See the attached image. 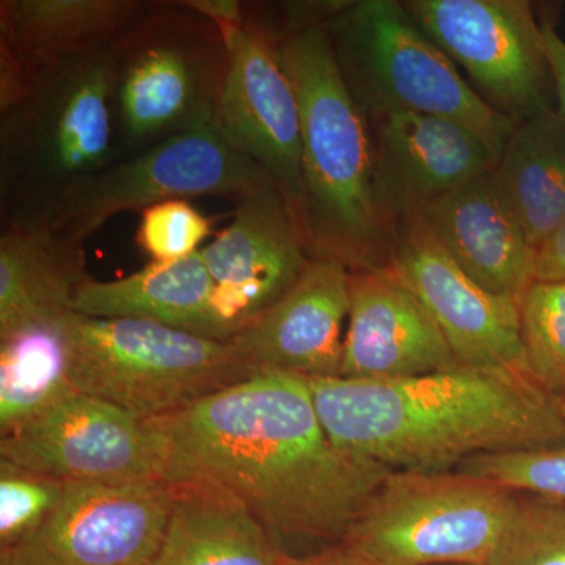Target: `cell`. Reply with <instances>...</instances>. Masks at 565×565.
<instances>
[{
  "label": "cell",
  "mask_w": 565,
  "mask_h": 565,
  "mask_svg": "<svg viewBox=\"0 0 565 565\" xmlns=\"http://www.w3.org/2000/svg\"><path fill=\"white\" fill-rule=\"evenodd\" d=\"M172 484V504L151 565H285L267 527L221 487Z\"/></svg>",
  "instance_id": "obj_21"
},
{
  "label": "cell",
  "mask_w": 565,
  "mask_h": 565,
  "mask_svg": "<svg viewBox=\"0 0 565 565\" xmlns=\"http://www.w3.org/2000/svg\"><path fill=\"white\" fill-rule=\"evenodd\" d=\"M111 51L118 161L214 125L228 43L188 0H147Z\"/></svg>",
  "instance_id": "obj_5"
},
{
  "label": "cell",
  "mask_w": 565,
  "mask_h": 565,
  "mask_svg": "<svg viewBox=\"0 0 565 565\" xmlns=\"http://www.w3.org/2000/svg\"><path fill=\"white\" fill-rule=\"evenodd\" d=\"M340 377L392 381L457 366L433 316L392 269L351 273Z\"/></svg>",
  "instance_id": "obj_18"
},
{
  "label": "cell",
  "mask_w": 565,
  "mask_h": 565,
  "mask_svg": "<svg viewBox=\"0 0 565 565\" xmlns=\"http://www.w3.org/2000/svg\"><path fill=\"white\" fill-rule=\"evenodd\" d=\"M211 225L188 200H169L140 212L136 244L150 263L180 262L202 250Z\"/></svg>",
  "instance_id": "obj_30"
},
{
  "label": "cell",
  "mask_w": 565,
  "mask_h": 565,
  "mask_svg": "<svg viewBox=\"0 0 565 565\" xmlns=\"http://www.w3.org/2000/svg\"><path fill=\"white\" fill-rule=\"evenodd\" d=\"M223 35L230 61L215 129L234 151L273 180L300 222L302 126L280 39L250 3L244 24Z\"/></svg>",
  "instance_id": "obj_12"
},
{
  "label": "cell",
  "mask_w": 565,
  "mask_h": 565,
  "mask_svg": "<svg viewBox=\"0 0 565 565\" xmlns=\"http://www.w3.org/2000/svg\"><path fill=\"white\" fill-rule=\"evenodd\" d=\"M151 422L167 482L221 487L274 537L343 542L392 471L334 444L299 375L255 374Z\"/></svg>",
  "instance_id": "obj_1"
},
{
  "label": "cell",
  "mask_w": 565,
  "mask_h": 565,
  "mask_svg": "<svg viewBox=\"0 0 565 565\" xmlns=\"http://www.w3.org/2000/svg\"><path fill=\"white\" fill-rule=\"evenodd\" d=\"M307 382L334 444L390 470H456L476 456L565 446L557 401L523 371L457 364L392 381Z\"/></svg>",
  "instance_id": "obj_2"
},
{
  "label": "cell",
  "mask_w": 565,
  "mask_h": 565,
  "mask_svg": "<svg viewBox=\"0 0 565 565\" xmlns=\"http://www.w3.org/2000/svg\"><path fill=\"white\" fill-rule=\"evenodd\" d=\"M535 280L565 282V221L535 252Z\"/></svg>",
  "instance_id": "obj_31"
},
{
  "label": "cell",
  "mask_w": 565,
  "mask_h": 565,
  "mask_svg": "<svg viewBox=\"0 0 565 565\" xmlns=\"http://www.w3.org/2000/svg\"><path fill=\"white\" fill-rule=\"evenodd\" d=\"M202 256L214 282L212 315L222 341L258 321L311 262L302 225L274 182L236 203L233 222Z\"/></svg>",
  "instance_id": "obj_15"
},
{
  "label": "cell",
  "mask_w": 565,
  "mask_h": 565,
  "mask_svg": "<svg viewBox=\"0 0 565 565\" xmlns=\"http://www.w3.org/2000/svg\"><path fill=\"white\" fill-rule=\"evenodd\" d=\"M455 565H468V564H455Z\"/></svg>",
  "instance_id": "obj_35"
},
{
  "label": "cell",
  "mask_w": 565,
  "mask_h": 565,
  "mask_svg": "<svg viewBox=\"0 0 565 565\" xmlns=\"http://www.w3.org/2000/svg\"><path fill=\"white\" fill-rule=\"evenodd\" d=\"M326 28L341 76L367 117L404 110L446 118L470 129L500 158L516 121L476 93L405 3L334 2Z\"/></svg>",
  "instance_id": "obj_6"
},
{
  "label": "cell",
  "mask_w": 565,
  "mask_h": 565,
  "mask_svg": "<svg viewBox=\"0 0 565 565\" xmlns=\"http://www.w3.org/2000/svg\"><path fill=\"white\" fill-rule=\"evenodd\" d=\"M71 384L143 419H159L259 374L228 341L140 319L63 318Z\"/></svg>",
  "instance_id": "obj_7"
},
{
  "label": "cell",
  "mask_w": 565,
  "mask_h": 565,
  "mask_svg": "<svg viewBox=\"0 0 565 565\" xmlns=\"http://www.w3.org/2000/svg\"><path fill=\"white\" fill-rule=\"evenodd\" d=\"M334 2L282 7L273 25L302 126L300 225L311 258L351 273L388 269L394 223L375 191L373 132L334 58L326 20Z\"/></svg>",
  "instance_id": "obj_3"
},
{
  "label": "cell",
  "mask_w": 565,
  "mask_h": 565,
  "mask_svg": "<svg viewBox=\"0 0 565 565\" xmlns=\"http://www.w3.org/2000/svg\"><path fill=\"white\" fill-rule=\"evenodd\" d=\"M92 280L84 245L43 225L6 223L0 232V337L71 313Z\"/></svg>",
  "instance_id": "obj_22"
},
{
  "label": "cell",
  "mask_w": 565,
  "mask_h": 565,
  "mask_svg": "<svg viewBox=\"0 0 565 565\" xmlns=\"http://www.w3.org/2000/svg\"><path fill=\"white\" fill-rule=\"evenodd\" d=\"M66 482L0 459V548L20 544L55 511Z\"/></svg>",
  "instance_id": "obj_28"
},
{
  "label": "cell",
  "mask_w": 565,
  "mask_h": 565,
  "mask_svg": "<svg viewBox=\"0 0 565 565\" xmlns=\"http://www.w3.org/2000/svg\"><path fill=\"white\" fill-rule=\"evenodd\" d=\"M416 24L475 90L516 122L556 109L542 22L526 0H412Z\"/></svg>",
  "instance_id": "obj_10"
},
{
  "label": "cell",
  "mask_w": 565,
  "mask_h": 565,
  "mask_svg": "<svg viewBox=\"0 0 565 565\" xmlns=\"http://www.w3.org/2000/svg\"><path fill=\"white\" fill-rule=\"evenodd\" d=\"M388 267L433 316L460 366L527 373L519 302L478 285L418 212L394 222Z\"/></svg>",
  "instance_id": "obj_14"
},
{
  "label": "cell",
  "mask_w": 565,
  "mask_h": 565,
  "mask_svg": "<svg viewBox=\"0 0 565 565\" xmlns=\"http://www.w3.org/2000/svg\"><path fill=\"white\" fill-rule=\"evenodd\" d=\"M147 0H2L0 109L20 98L36 71L66 55L103 46Z\"/></svg>",
  "instance_id": "obj_20"
},
{
  "label": "cell",
  "mask_w": 565,
  "mask_h": 565,
  "mask_svg": "<svg viewBox=\"0 0 565 565\" xmlns=\"http://www.w3.org/2000/svg\"><path fill=\"white\" fill-rule=\"evenodd\" d=\"M351 270L316 256L302 277L230 344L256 373L340 377L348 327Z\"/></svg>",
  "instance_id": "obj_16"
},
{
  "label": "cell",
  "mask_w": 565,
  "mask_h": 565,
  "mask_svg": "<svg viewBox=\"0 0 565 565\" xmlns=\"http://www.w3.org/2000/svg\"><path fill=\"white\" fill-rule=\"evenodd\" d=\"M486 565H565V501L516 493Z\"/></svg>",
  "instance_id": "obj_27"
},
{
  "label": "cell",
  "mask_w": 565,
  "mask_h": 565,
  "mask_svg": "<svg viewBox=\"0 0 565 565\" xmlns=\"http://www.w3.org/2000/svg\"><path fill=\"white\" fill-rule=\"evenodd\" d=\"M66 316V315H65ZM0 337V435L39 418L73 393L63 318Z\"/></svg>",
  "instance_id": "obj_25"
},
{
  "label": "cell",
  "mask_w": 565,
  "mask_h": 565,
  "mask_svg": "<svg viewBox=\"0 0 565 565\" xmlns=\"http://www.w3.org/2000/svg\"><path fill=\"white\" fill-rule=\"evenodd\" d=\"M519 308L527 374L561 399L565 396V282H531Z\"/></svg>",
  "instance_id": "obj_26"
},
{
  "label": "cell",
  "mask_w": 565,
  "mask_h": 565,
  "mask_svg": "<svg viewBox=\"0 0 565 565\" xmlns=\"http://www.w3.org/2000/svg\"><path fill=\"white\" fill-rule=\"evenodd\" d=\"M273 182L222 139L215 126L182 132L120 159L62 196L43 221L52 233L84 245L114 215L169 200L217 196L239 203Z\"/></svg>",
  "instance_id": "obj_9"
},
{
  "label": "cell",
  "mask_w": 565,
  "mask_h": 565,
  "mask_svg": "<svg viewBox=\"0 0 565 565\" xmlns=\"http://www.w3.org/2000/svg\"><path fill=\"white\" fill-rule=\"evenodd\" d=\"M493 177L537 252L565 221V121L556 109L516 122Z\"/></svg>",
  "instance_id": "obj_24"
},
{
  "label": "cell",
  "mask_w": 565,
  "mask_h": 565,
  "mask_svg": "<svg viewBox=\"0 0 565 565\" xmlns=\"http://www.w3.org/2000/svg\"><path fill=\"white\" fill-rule=\"evenodd\" d=\"M285 565H373L367 563L363 556H360L355 550L338 542L330 548L313 553L308 556H286Z\"/></svg>",
  "instance_id": "obj_33"
},
{
  "label": "cell",
  "mask_w": 565,
  "mask_h": 565,
  "mask_svg": "<svg viewBox=\"0 0 565 565\" xmlns=\"http://www.w3.org/2000/svg\"><path fill=\"white\" fill-rule=\"evenodd\" d=\"M212 282L202 250L172 263H148L115 281L85 282L73 311L103 319H140L221 340L212 315Z\"/></svg>",
  "instance_id": "obj_23"
},
{
  "label": "cell",
  "mask_w": 565,
  "mask_h": 565,
  "mask_svg": "<svg viewBox=\"0 0 565 565\" xmlns=\"http://www.w3.org/2000/svg\"><path fill=\"white\" fill-rule=\"evenodd\" d=\"M367 120L375 191L393 223L497 167L484 141L459 122L404 110L382 111Z\"/></svg>",
  "instance_id": "obj_17"
},
{
  "label": "cell",
  "mask_w": 565,
  "mask_h": 565,
  "mask_svg": "<svg viewBox=\"0 0 565 565\" xmlns=\"http://www.w3.org/2000/svg\"><path fill=\"white\" fill-rule=\"evenodd\" d=\"M111 43L36 71L0 109L2 225L43 221L82 181L118 161Z\"/></svg>",
  "instance_id": "obj_4"
},
{
  "label": "cell",
  "mask_w": 565,
  "mask_h": 565,
  "mask_svg": "<svg viewBox=\"0 0 565 565\" xmlns=\"http://www.w3.org/2000/svg\"><path fill=\"white\" fill-rule=\"evenodd\" d=\"M542 35L555 85L556 111L565 121V41L550 21H542Z\"/></svg>",
  "instance_id": "obj_32"
},
{
  "label": "cell",
  "mask_w": 565,
  "mask_h": 565,
  "mask_svg": "<svg viewBox=\"0 0 565 565\" xmlns=\"http://www.w3.org/2000/svg\"><path fill=\"white\" fill-rule=\"evenodd\" d=\"M418 214L478 285L520 303L535 281V250L493 172L446 193Z\"/></svg>",
  "instance_id": "obj_19"
},
{
  "label": "cell",
  "mask_w": 565,
  "mask_h": 565,
  "mask_svg": "<svg viewBox=\"0 0 565 565\" xmlns=\"http://www.w3.org/2000/svg\"><path fill=\"white\" fill-rule=\"evenodd\" d=\"M0 459L65 482L166 481L169 467L154 422L77 390L3 435Z\"/></svg>",
  "instance_id": "obj_11"
},
{
  "label": "cell",
  "mask_w": 565,
  "mask_h": 565,
  "mask_svg": "<svg viewBox=\"0 0 565 565\" xmlns=\"http://www.w3.org/2000/svg\"><path fill=\"white\" fill-rule=\"evenodd\" d=\"M457 470L490 479L515 493L565 501V446L476 456Z\"/></svg>",
  "instance_id": "obj_29"
},
{
  "label": "cell",
  "mask_w": 565,
  "mask_h": 565,
  "mask_svg": "<svg viewBox=\"0 0 565 565\" xmlns=\"http://www.w3.org/2000/svg\"><path fill=\"white\" fill-rule=\"evenodd\" d=\"M172 504V484L66 482L50 519L0 565H151Z\"/></svg>",
  "instance_id": "obj_13"
},
{
  "label": "cell",
  "mask_w": 565,
  "mask_h": 565,
  "mask_svg": "<svg viewBox=\"0 0 565 565\" xmlns=\"http://www.w3.org/2000/svg\"><path fill=\"white\" fill-rule=\"evenodd\" d=\"M557 407H559L561 415H563L565 422V396L557 399Z\"/></svg>",
  "instance_id": "obj_34"
},
{
  "label": "cell",
  "mask_w": 565,
  "mask_h": 565,
  "mask_svg": "<svg viewBox=\"0 0 565 565\" xmlns=\"http://www.w3.org/2000/svg\"><path fill=\"white\" fill-rule=\"evenodd\" d=\"M516 493L460 470H392L344 544L373 565H486Z\"/></svg>",
  "instance_id": "obj_8"
}]
</instances>
